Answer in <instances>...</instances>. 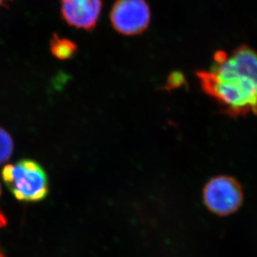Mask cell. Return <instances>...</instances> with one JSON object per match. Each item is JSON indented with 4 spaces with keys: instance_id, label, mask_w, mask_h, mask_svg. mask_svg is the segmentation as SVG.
I'll use <instances>...</instances> for the list:
<instances>
[{
    "instance_id": "11",
    "label": "cell",
    "mask_w": 257,
    "mask_h": 257,
    "mask_svg": "<svg viewBox=\"0 0 257 257\" xmlns=\"http://www.w3.org/2000/svg\"><path fill=\"white\" fill-rule=\"evenodd\" d=\"M1 191H2V190H1V185H0V195H1Z\"/></svg>"
},
{
    "instance_id": "4",
    "label": "cell",
    "mask_w": 257,
    "mask_h": 257,
    "mask_svg": "<svg viewBox=\"0 0 257 257\" xmlns=\"http://www.w3.org/2000/svg\"><path fill=\"white\" fill-rule=\"evenodd\" d=\"M151 9L146 0H116L109 19L116 32L125 36L141 35L151 22Z\"/></svg>"
},
{
    "instance_id": "7",
    "label": "cell",
    "mask_w": 257,
    "mask_h": 257,
    "mask_svg": "<svg viewBox=\"0 0 257 257\" xmlns=\"http://www.w3.org/2000/svg\"><path fill=\"white\" fill-rule=\"evenodd\" d=\"M14 151V141L10 134L0 128V166L10 160Z\"/></svg>"
},
{
    "instance_id": "9",
    "label": "cell",
    "mask_w": 257,
    "mask_h": 257,
    "mask_svg": "<svg viewBox=\"0 0 257 257\" xmlns=\"http://www.w3.org/2000/svg\"><path fill=\"white\" fill-rule=\"evenodd\" d=\"M6 223H7L6 218H5V215L3 214L2 211L0 210V228L4 227L6 225ZM0 257H5V254L3 253L2 250H1V248H0Z\"/></svg>"
},
{
    "instance_id": "3",
    "label": "cell",
    "mask_w": 257,
    "mask_h": 257,
    "mask_svg": "<svg viewBox=\"0 0 257 257\" xmlns=\"http://www.w3.org/2000/svg\"><path fill=\"white\" fill-rule=\"evenodd\" d=\"M202 198L204 205L210 212L219 216H227L241 207L244 193L237 180L231 176H218L205 184Z\"/></svg>"
},
{
    "instance_id": "8",
    "label": "cell",
    "mask_w": 257,
    "mask_h": 257,
    "mask_svg": "<svg viewBox=\"0 0 257 257\" xmlns=\"http://www.w3.org/2000/svg\"><path fill=\"white\" fill-rule=\"evenodd\" d=\"M181 82H183V77L181 76V74L175 73L174 74H171V76L170 77L169 84L172 87H176L178 84H181Z\"/></svg>"
},
{
    "instance_id": "6",
    "label": "cell",
    "mask_w": 257,
    "mask_h": 257,
    "mask_svg": "<svg viewBox=\"0 0 257 257\" xmlns=\"http://www.w3.org/2000/svg\"><path fill=\"white\" fill-rule=\"evenodd\" d=\"M50 50L59 60H69L76 55L78 46L70 40L55 35L50 42Z\"/></svg>"
},
{
    "instance_id": "2",
    "label": "cell",
    "mask_w": 257,
    "mask_h": 257,
    "mask_svg": "<svg viewBox=\"0 0 257 257\" xmlns=\"http://www.w3.org/2000/svg\"><path fill=\"white\" fill-rule=\"evenodd\" d=\"M2 178L13 195L23 202L42 201L50 191L45 169L30 159L6 165L3 168Z\"/></svg>"
},
{
    "instance_id": "5",
    "label": "cell",
    "mask_w": 257,
    "mask_h": 257,
    "mask_svg": "<svg viewBox=\"0 0 257 257\" xmlns=\"http://www.w3.org/2000/svg\"><path fill=\"white\" fill-rule=\"evenodd\" d=\"M101 10L102 0H61L63 20L79 30H94Z\"/></svg>"
},
{
    "instance_id": "1",
    "label": "cell",
    "mask_w": 257,
    "mask_h": 257,
    "mask_svg": "<svg viewBox=\"0 0 257 257\" xmlns=\"http://www.w3.org/2000/svg\"><path fill=\"white\" fill-rule=\"evenodd\" d=\"M203 91L229 116L257 115V52L240 45L230 55L219 50L210 70L198 71Z\"/></svg>"
},
{
    "instance_id": "10",
    "label": "cell",
    "mask_w": 257,
    "mask_h": 257,
    "mask_svg": "<svg viewBox=\"0 0 257 257\" xmlns=\"http://www.w3.org/2000/svg\"><path fill=\"white\" fill-rule=\"evenodd\" d=\"M5 0H0V5H2L3 3L5 2Z\"/></svg>"
}]
</instances>
